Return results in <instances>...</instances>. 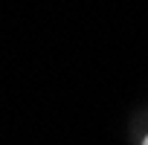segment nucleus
Wrapping results in <instances>:
<instances>
[{"label":"nucleus","instance_id":"f257e3e1","mask_svg":"<svg viewBox=\"0 0 148 145\" xmlns=\"http://www.w3.org/2000/svg\"><path fill=\"white\" fill-rule=\"evenodd\" d=\"M142 145H148V136H145V139H142Z\"/></svg>","mask_w":148,"mask_h":145}]
</instances>
